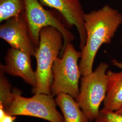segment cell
<instances>
[{
    "mask_svg": "<svg viewBox=\"0 0 122 122\" xmlns=\"http://www.w3.org/2000/svg\"><path fill=\"white\" fill-rule=\"evenodd\" d=\"M30 55L16 48H9L5 57V64H0L5 72L11 76L22 79L25 82L32 86H36V72L31 65Z\"/></svg>",
    "mask_w": 122,
    "mask_h": 122,
    "instance_id": "9c48e42d",
    "label": "cell"
},
{
    "mask_svg": "<svg viewBox=\"0 0 122 122\" xmlns=\"http://www.w3.org/2000/svg\"><path fill=\"white\" fill-rule=\"evenodd\" d=\"M122 24V15L109 5L85 13L84 25L86 34L85 46L81 49L79 63L81 76L93 71L95 57L101 46L109 44Z\"/></svg>",
    "mask_w": 122,
    "mask_h": 122,
    "instance_id": "6da1fadb",
    "label": "cell"
},
{
    "mask_svg": "<svg viewBox=\"0 0 122 122\" xmlns=\"http://www.w3.org/2000/svg\"><path fill=\"white\" fill-rule=\"evenodd\" d=\"M63 44V37L57 29L48 26L41 30L35 56L37 61V84L32 89L33 94H51L52 66L61 53Z\"/></svg>",
    "mask_w": 122,
    "mask_h": 122,
    "instance_id": "7a4b0ae2",
    "label": "cell"
},
{
    "mask_svg": "<svg viewBox=\"0 0 122 122\" xmlns=\"http://www.w3.org/2000/svg\"><path fill=\"white\" fill-rule=\"evenodd\" d=\"M25 5L23 15L28 26L31 39L35 47L37 48L39 46L41 30L51 26L59 31L63 37L64 44L61 54L66 45L75 39L74 35L68 30L62 17L45 9L39 0H25Z\"/></svg>",
    "mask_w": 122,
    "mask_h": 122,
    "instance_id": "8992f818",
    "label": "cell"
},
{
    "mask_svg": "<svg viewBox=\"0 0 122 122\" xmlns=\"http://www.w3.org/2000/svg\"><path fill=\"white\" fill-rule=\"evenodd\" d=\"M112 63L113 65L117 66L118 68H119L121 69L122 71V62H119L116 60H112Z\"/></svg>",
    "mask_w": 122,
    "mask_h": 122,
    "instance_id": "2e32d148",
    "label": "cell"
},
{
    "mask_svg": "<svg viewBox=\"0 0 122 122\" xmlns=\"http://www.w3.org/2000/svg\"><path fill=\"white\" fill-rule=\"evenodd\" d=\"M95 122H122V114L116 112H107L100 110Z\"/></svg>",
    "mask_w": 122,
    "mask_h": 122,
    "instance_id": "5bb4252c",
    "label": "cell"
},
{
    "mask_svg": "<svg viewBox=\"0 0 122 122\" xmlns=\"http://www.w3.org/2000/svg\"><path fill=\"white\" fill-rule=\"evenodd\" d=\"M56 96L55 101L61 109L64 122H90L73 97L63 93Z\"/></svg>",
    "mask_w": 122,
    "mask_h": 122,
    "instance_id": "8fae6325",
    "label": "cell"
},
{
    "mask_svg": "<svg viewBox=\"0 0 122 122\" xmlns=\"http://www.w3.org/2000/svg\"><path fill=\"white\" fill-rule=\"evenodd\" d=\"M4 70L0 67V106L5 108L9 104L12 97V89Z\"/></svg>",
    "mask_w": 122,
    "mask_h": 122,
    "instance_id": "4fadbf2b",
    "label": "cell"
},
{
    "mask_svg": "<svg viewBox=\"0 0 122 122\" xmlns=\"http://www.w3.org/2000/svg\"><path fill=\"white\" fill-rule=\"evenodd\" d=\"M115 112H116V113H119V114H122V107L120 109L118 110L117 111H116Z\"/></svg>",
    "mask_w": 122,
    "mask_h": 122,
    "instance_id": "e0dca14e",
    "label": "cell"
},
{
    "mask_svg": "<svg viewBox=\"0 0 122 122\" xmlns=\"http://www.w3.org/2000/svg\"><path fill=\"white\" fill-rule=\"evenodd\" d=\"M0 38L11 46L35 57L37 48L31 39L23 13L5 20L0 26Z\"/></svg>",
    "mask_w": 122,
    "mask_h": 122,
    "instance_id": "52a82bcc",
    "label": "cell"
},
{
    "mask_svg": "<svg viewBox=\"0 0 122 122\" xmlns=\"http://www.w3.org/2000/svg\"><path fill=\"white\" fill-rule=\"evenodd\" d=\"M25 7V0H0V22L21 15Z\"/></svg>",
    "mask_w": 122,
    "mask_h": 122,
    "instance_id": "7c38bea8",
    "label": "cell"
},
{
    "mask_svg": "<svg viewBox=\"0 0 122 122\" xmlns=\"http://www.w3.org/2000/svg\"><path fill=\"white\" fill-rule=\"evenodd\" d=\"M12 92L9 104L5 108L0 106L7 114L13 116L35 117L49 122H64L52 94H35L32 97L26 98L21 96V92L17 88L12 89Z\"/></svg>",
    "mask_w": 122,
    "mask_h": 122,
    "instance_id": "3957f363",
    "label": "cell"
},
{
    "mask_svg": "<svg viewBox=\"0 0 122 122\" xmlns=\"http://www.w3.org/2000/svg\"><path fill=\"white\" fill-rule=\"evenodd\" d=\"M108 68L107 63L101 62L95 71L81 79L79 93L75 100L90 122L99 115L105 98Z\"/></svg>",
    "mask_w": 122,
    "mask_h": 122,
    "instance_id": "5b68a950",
    "label": "cell"
},
{
    "mask_svg": "<svg viewBox=\"0 0 122 122\" xmlns=\"http://www.w3.org/2000/svg\"><path fill=\"white\" fill-rule=\"evenodd\" d=\"M52 66L53 82L51 94L56 96L60 93L67 94L76 99L80 90L81 72L78 61L81 56V51L76 49L71 43H68Z\"/></svg>",
    "mask_w": 122,
    "mask_h": 122,
    "instance_id": "277c9868",
    "label": "cell"
},
{
    "mask_svg": "<svg viewBox=\"0 0 122 122\" xmlns=\"http://www.w3.org/2000/svg\"><path fill=\"white\" fill-rule=\"evenodd\" d=\"M43 5L55 10L62 18L68 28L75 26L80 37V48L85 46L86 34L84 25L85 13L79 0H39Z\"/></svg>",
    "mask_w": 122,
    "mask_h": 122,
    "instance_id": "ba28073f",
    "label": "cell"
},
{
    "mask_svg": "<svg viewBox=\"0 0 122 122\" xmlns=\"http://www.w3.org/2000/svg\"><path fill=\"white\" fill-rule=\"evenodd\" d=\"M15 118L16 116L7 114L2 107L0 106V122H14Z\"/></svg>",
    "mask_w": 122,
    "mask_h": 122,
    "instance_id": "9a60e30c",
    "label": "cell"
},
{
    "mask_svg": "<svg viewBox=\"0 0 122 122\" xmlns=\"http://www.w3.org/2000/svg\"><path fill=\"white\" fill-rule=\"evenodd\" d=\"M107 92L101 111L115 112L122 107V71H108Z\"/></svg>",
    "mask_w": 122,
    "mask_h": 122,
    "instance_id": "30bf717a",
    "label": "cell"
}]
</instances>
